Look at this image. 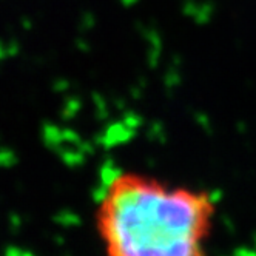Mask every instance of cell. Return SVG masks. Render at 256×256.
I'll return each mask as SVG.
<instances>
[{
  "label": "cell",
  "mask_w": 256,
  "mask_h": 256,
  "mask_svg": "<svg viewBox=\"0 0 256 256\" xmlns=\"http://www.w3.org/2000/svg\"><path fill=\"white\" fill-rule=\"evenodd\" d=\"M207 192L124 172L102 190L96 228L105 256H207L214 214Z\"/></svg>",
  "instance_id": "cell-1"
}]
</instances>
